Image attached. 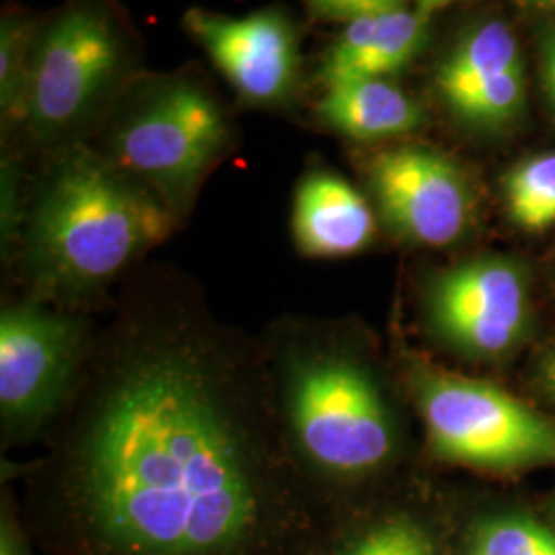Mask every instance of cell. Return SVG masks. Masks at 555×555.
Here are the masks:
<instances>
[{"label": "cell", "instance_id": "obj_1", "mask_svg": "<svg viewBox=\"0 0 555 555\" xmlns=\"http://www.w3.org/2000/svg\"><path fill=\"white\" fill-rule=\"evenodd\" d=\"M190 350L134 358L101 399L79 456L80 502L121 555H219L258 520L254 444Z\"/></svg>", "mask_w": 555, "mask_h": 555}, {"label": "cell", "instance_id": "obj_2", "mask_svg": "<svg viewBox=\"0 0 555 555\" xmlns=\"http://www.w3.org/2000/svg\"><path fill=\"white\" fill-rule=\"evenodd\" d=\"M173 229L171 212L91 153L60 160L34 210L29 245L41 274L85 288L118 274Z\"/></svg>", "mask_w": 555, "mask_h": 555}, {"label": "cell", "instance_id": "obj_3", "mask_svg": "<svg viewBox=\"0 0 555 555\" xmlns=\"http://www.w3.org/2000/svg\"><path fill=\"white\" fill-rule=\"evenodd\" d=\"M416 399L440 459L483 472L555 465V422L481 378L417 371Z\"/></svg>", "mask_w": 555, "mask_h": 555}, {"label": "cell", "instance_id": "obj_4", "mask_svg": "<svg viewBox=\"0 0 555 555\" xmlns=\"http://www.w3.org/2000/svg\"><path fill=\"white\" fill-rule=\"evenodd\" d=\"M291 422L307 456L337 476L377 469L396 444L375 380L344 358L298 364L291 380Z\"/></svg>", "mask_w": 555, "mask_h": 555}, {"label": "cell", "instance_id": "obj_5", "mask_svg": "<svg viewBox=\"0 0 555 555\" xmlns=\"http://www.w3.org/2000/svg\"><path fill=\"white\" fill-rule=\"evenodd\" d=\"M229 134L217 101L194 85H173L119 128V167L169 194L188 192L217 159Z\"/></svg>", "mask_w": 555, "mask_h": 555}, {"label": "cell", "instance_id": "obj_6", "mask_svg": "<svg viewBox=\"0 0 555 555\" xmlns=\"http://www.w3.org/2000/svg\"><path fill=\"white\" fill-rule=\"evenodd\" d=\"M119 66V41L91 7L64 13L41 38L27 70V116L43 130L70 126L100 98Z\"/></svg>", "mask_w": 555, "mask_h": 555}, {"label": "cell", "instance_id": "obj_7", "mask_svg": "<svg viewBox=\"0 0 555 555\" xmlns=\"http://www.w3.org/2000/svg\"><path fill=\"white\" fill-rule=\"evenodd\" d=\"M428 307L435 330L456 350L502 357L527 332L529 284L508 259H472L437 278Z\"/></svg>", "mask_w": 555, "mask_h": 555}, {"label": "cell", "instance_id": "obj_8", "mask_svg": "<svg viewBox=\"0 0 555 555\" xmlns=\"http://www.w3.org/2000/svg\"><path fill=\"white\" fill-rule=\"evenodd\" d=\"M369 181L389 227L417 245L444 247L472 219L469 183L453 160L424 146L383 151L369 163Z\"/></svg>", "mask_w": 555, "mask_h": 555}, {"label": "cell", "instance_id": "obj_9", "mask_svg": "<svg viewBox=\"0 0 555 555\" xmlns=\"http://www.w3.org/2000/svg\"><path fill=\"white\" fill-rule=\"evenodd\" d=\"M75 321L38 307L0 318V410L9 426L48 416L64 396L79 352Z\"/></svg>", "mask_w": 555, "mask_h": 555}, {"label": "cell", "instance_id": "obj_10", "mask_svg": "<svg viewBox=\"0 0 555 555\" xmlns=\"http://www.w3.org/2000/svg\"><path fill=\"white\" fill-rule=\"evenodd\" d=\"M183 23L245 100L272 103L291 93L297 79L298 43L282 13L229 17L190 9Z\"/></svg>", "mask_w": 555, "mask_h": 555}, {"label": "cell", "instance_id": "obj_11", "mask_svg": "<svg viewBox=\"0 0 555 555\" xmlns=\"http://www.w3.org/2000/svg\"><path fill=\"white\" fill-rule=\"evenodd\" d=\"M298 249L311 258H344L375 238V215L346 179L313 173L298 188L293 215Z\"/></svg>", "mask_w": 555, "mask_h": 555}, {"label": "cell", "instance_id": "obj_12", "mask_svg": "<svg viewBox=\"0 0 555 555\" xmlns=\"http://www.w3.org/2000/svg\"><path fill=\"white\" fill-rule=\"evenodd\" d=\"M319 118L350 139H393L422 121L416 101L385 79H357L327 87Z\"/></svg>", "mask_w": 555, "mask_h": 555}, {"label": "cell", "instance_id": "obj_13", "mask_svg": "<svg viewBox=\"0 0 555 555\" xmlns=\"http://www.w3.org/2000/svg\"><path fill=\"white\" fill-rule=\"evenodd\" d=\"M522 68L518 43L502 21H488L463 36L438 68L437 89L447 105L476 91L477 87Z\"/></svg>", "mask_w": 555, "mask_h": 555}, {"label": "cell", "instance_id": "obj_14", "mask_svg": "<svg viewBox=\"0 0 555 555\" xmlns=\"http://www.w3.org/2000/svg\"><path fill=\"white\" fill-rule=\"evenodd\" d=\"M424 40L426 21L416 11L401 7L383 13L371 43L346 80L385 79L387 75H393L416 59Z\"/></svg>", "mask_w": 555, "mask_h": 555}, {"label": "cell", "instance_id": "obj_15", "mask_svg": "<svg viewBox=\"0 0 555 555\" xmlns=\"http://www.w3.org/2000/svg\"><path fill=\"white\" fill-rule=\"evenodd\" d=\"M508 215L516 227L541 233L555 224V153L516 165L504 179Z\"/></svg>", "mask_w": 555, "mask_h": 555}, {"label": "cell", "instance_id": "obj_16", "mask_svg": "<svg viewBox=\"0 0 555 555\" xmlns=\"http://www.w3.org/2000/svg\"><path fill=\"white\" fill-rule=\"evenodd\" d=\"M467 555H555V535L527 516H490L474 529Z\"/></svg>", "mask_w": 555, "mask_h": 555}, {"label": "cell", "instance_id": "obj_17", "mask_svg": "<svg viewBox=\"0 0 555 555\" xmlns=\"http://www.w3.org/2000/svg\"><path fill=\"white\" fill-rule=\"evenodd\" d=\"M525 101V73L511 70L449 105L456 118L469 126L498 128L516 118Z\"/></svg>", "mask_w": 555, "mask_h": 555}, {"label": "cell", "instance_id": "obj_18", "mask_svg": "<svg viewBox=\"0 0 555 555\" xmlns=\"http://www.w3.org/2000/svg\"><path fill=\"white\" fill-rule=\"evenodd\" d=\"M348 555H437L430 535L408 516L373 527L358 539Z\"/></svg>", "mask_w": 555, "mask_h": 555}, {"label": "cell", "instance_id": "obj_19", "mask_svg": "<svg viewBox=\"0 0 555 555\" xmlns=\"http://www.w3.org/2000/svg\"><path fill=\"white\" fill-rule=\"evenodd\" d=\"M21 59L20 29L13 23L2 25L0 34V91L2 105L13 109L25 98V82L21 80L23 73Z\"/></svg>", "mask_w": 555, "mask_h": 555}, {"label": "cell", "instance_id": "obj_20", "mask_svg": "<svg viewBox=\"0 0 555 555\" xmlns=\"http://www.w3.org/2000/svg\"><path fill=\"white\" fill-rule=\"evenodd\" d=\"M403 0H309L319 17L350 21L401 9Z\"/></svg>", "mask_w": 555, "mask_h": 555}, {"label": "cell", "instance_id": "obj_21", "mask_svg": "<svg viewBox=\"0 0 555 555\" xmlns=\"http://www.w3.org/2000/svg\"><path fill=\"white\" fill-rule=\"evenodd\" d=\"M541 75L547 101L555 109V27L547 29V34L541 40Z\"/></svg>", "mask_w": 555, "mask_h": 555}, {"label": "cell", "instance_id": "obj_22", "mask_svg": "<svg viewBox=\"0 0 555 555\" xmlns=\"http://www.w3.org/2000/svg\"><path fill=\"white\" fill-rule=\"evenodd\" d=\"M541 387L545 391V396L550 397V401L555 403V344L552 350L547 352V357L541 362Z\"/></svg>", "mask_w": 555, "mask_h": 555}, {"label": "cell", "instance_id": "obj_23", "mask_svg": "<svg viewBox=\"0 0 555 555\" xmlns=\"http://www.w3.org/2000/svg\"><path fill=\"white\" fill-rule=\"evenodd\" d=\"M0 555H25L21 550L20 539L7 520H2V531H0Z\"/></svg>", "mask_w": 555, "mask_h": 555}, {"label": "cell", "instance_id": "obj_24", "mask_svg": "<svg viewBox=\"0 0 555 555\" xmlns=\"http://www.w3.org/2000/svg\"><path fill=\"white\" fill-rule=\"evenodd\" d=\"M459 0H416V13L424 21L430 20L435 13Z\"/></svg>", "mask_w": 555, "mask_h": 555}, {"label": "cell", "instance_id": "obj_25", "mask_svg": "<svg viewBox=\"0 0 555 555\" xmlns=\"http://www.w3.org/2000/svg\"><path fill=\"white\" fill-rule=\"evenodd\" d=\"M518 2L535 9H555V0H518Z\"/></svg>", "mask_w": 555, "mask_h": 555}]
</instances>
